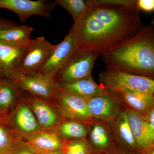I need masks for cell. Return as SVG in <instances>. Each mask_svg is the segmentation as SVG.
Instances as JSON below:
<instances>
[{
  "mask_svg": "<svg viewBox=\"0 0 154 154\" xmlns=\"http://www.w3.org/2000/svg\"><path fill=\"white\" fill-rule=\"evenodd\" d=\"M134 0H91L85 14L72 28L78 49L103 55L135 36L143 27Z\"/></svg>",
  "mask_w": 154,
  "mask_h": 154,
  "instance_id": "6da1fadb",
  "label": "cell"
},
{
  "mask_svg": "<svg viewBox=\"0 0 154 154\" xmlns=\"http://www.w3.org/2000/svg\"><path fill=\"white\" fill-rule=\"evenodd\" d=\"M106 69L122 71L154 79V32L143 26L133 38L102 55Z\"/></svg>",
  "mask_w": 154,
  "mask_h": 154,
  "instance_id": "7a4b0ae2",
  "label": "cell"
},
{
  "mask_svg": "<svg viewBox=\"0 0 154 154\" xmlns=\"http://www.w3.org/2000/svg\"><path fill=\"white\" fill-rule=\"evenodd\" d=\"M99 81L103 88L112 94L128 90L154 95V79L148 77L106 69L99 74Z\"/></svg>",
  "mask_w": 154,
  "mask_h": 154,
  "instance_id": "3957f363",
  "label": "cell"
},
{
  "mask_svg": "<svg viewBox=\"0 0 154 154\" xmlns=\"http://www.w3.org/2000/svg\"><path fill=\"white\" fill-rule=\"evenodd\" d=\"M100 55L93 50H77L58 72L54 81L59 85L92 76L94 64Z\"/></svg>",
  "mask_w": 154,
  "mask_h": 154,
  "instance_id": "277c9868",
  "label": "cell"
},
{
  "mask_svg": "<svg viewBox=\"0 0 154 154\" xmlns=\"http://www.w3.org/2000/svg\"><path fill=\"white\" fill-rule=\"evenodd\" d=\"M52 100L56 106L58 113L64 118L90 125L94 123L85 98L59 89Z\"/></svg>",
  "mask_w": 154,
  "mask_h": 154,
  "instance_id": "5b68a950",
  "label": "cell"
},
{
  "mask_svg": "<svg viewBox=\"0 0 154 154\" xmlns=\"http://www.w3.org/2000/svg\"><path fill=\"white\" fill-rule=\"evenodd\" d=\"M78 49L76 37L72 27L63 41L56 45L46 62L37 73L54 80L58 72Z\"/></svg>",
  "mask_w": 154,
  "mask_h": 154,
  "instance_id": "8992f818",
  "label": "cell"
},
{
  "mask_svg": "<svg viewBox=\"0 0 154 154\" xmlns=\"http://www.w3.org/2000/svg\"><path fill=\"white\" fill-rule=\"evenodd\" d=\"M43 36L31 39L18 71L23 74H36L55 48Z\"/></svg>",
  "mask_w": 154,
  "mask_h": 154,
  "instance_id": "52a82bcc",
  "label": "cell"
},
{
  "mask_svg": "<svg viewBox=\"0 0 154 154\" xmlns=\"http://www.w3.org/2000/svg\"><path fill=\"white\" fill-rule=\"evenodd\" d=\"M56 5L55 1L47 0H0V9L13 11L17 14L20 21L23 22L34 15L51 18V13Z\"/></svg>",
  "mask_w": 154,
  "mask_h": 154,
  "instance_id": "ba28073f",
  "label": "cell"
},
{
  "mask_svg": "<svg viewBox=\"0 0 154 154\" xmlns=\"http://www.w3.org/2000/svg\"><path fill=\"white\" fill-rule=\"evenodd\" d=\"M23 91L33 96L52 100L59 90L58 85L54 80L39 74L27 75L17 71L11 78Z\"/></svg>",
  "mask_w": 154,
  "mask_h": 154,
  "instance_id": "9c48e42d",
  "label": "cell"
},
{
  "mask_svg": "<svg viewBox=\"0 0 154 154\" xmlns=\"http://www.w3.org/2000/svg\"><path fill=\"white\" fill-rule=\"evenodd\" d=\"M89 111L94 119L111 123L120 114L119 99L112 94L85 98Z\"/></svg>",
  "mask_w": 154,
  "mask_h": 154,
  "instance_id": "30bf717a",
  "label": "cell"
},
{
  "mask_svg": "<svg viewBox=\"0 0 154 154\" xmlns=\"http://www.w3.org/2000/svg\"><path fill=\"white\" fill-rule=\"evenodd\" d=\"M28 45H12L0 41V78L11 79L18 71Z\"/></svg>",
  "mask_w": 154,
  "mask_h": 154,
  "instance_id": "8fae6325",
  "label": "cell"
},
{
  "mask_svg": "<svg viewBox=\"0 0 154 154\" xmlns=\"http://www.w3.org/2000/svg\"><path fill=\"white\" fill-rule=\"evenodd\" d=\"M128 122L137 149L145 151L154 143L153 132L148 121L143 116L129 109L126 110Z\"/></svg>",
  "mask_w": 154,
  "mask_h": 154,
  "instance_id": "7c38bea8",
  "label": "cell"
},
{
  "mask_svg": "<svg viewBox=\"0 0 154 154\" xmlns=\"http://www.w3.org/2000/svg\"><path fill=\"white\" fill-rule=\"evenodd\" d=\"M12 119L15 131L22 136L45 130L39 125L28 102L25 100L19 103Z\"/></svg>",
  "mask_w": 154,
  "mask_h": 154,
  "instance_id": "4fadbf2b",
  "label": "cell"
},
{
  "mask_svg": "<svg viewBox=\"0 0 154 154\" xmlns=\"http://www.w3.org/2000/svg\"><path fill=\"white\" fill-rule=\"evenodd\" d=\"M21 136L38 154L61 149L63 145V140L53 131H40L29 135Z\"/></svg>",
  "mask_w": 154,
  "mask_h": 154,
  "instance_id": "5bb4252c",
  "label": "cell"
},
{
  "mask_svg": "<svg viewBox=\"0 0 154 154\" xmlns=\"http://www.w3.org/2000/svg\"><path fill=\"white\" fill-rule=\"evenodd\" d=\"M28 102L42 129L50 130L55 128L61 122L58 112L44 100L33 97L28 99Z\"/></svg>",
  "mask_w": 154,
  "mask_h": 154,
  "instance_id": "9a60e30c",
  "label": "cell"
},
{
  "mask_svg": "<svg viewBox=\"0 0 154 154\" xmlns=\"http://www.w3.org/2000/svg\"><path fill=\"white\" fill-rule=\"evenodd\" d=\"M58 85L61 91L85 98L111 94L102 85L96 83L92 76Z\"/></svg>",
  "mask_w": 154,
  "mask_h": 154,
  "instance_id": "2e32d148",
  "label": "cell"
},
{
  "mask_svg": "<svg viewBox=\"0 0 154 154\" xmlns=\"http://www.w3.org/2000/svg\"><path fill=\"white\" fill-rule=\"evenodd\" d=\"M137 113H144L152 109L154 105V95L143 94L135 91L124 90L113 94Z\"/></svg>",
  "mask_w": 154,
  "mask_h": 154,
  "instance_id": "e0dca14e",
  "label": "cell"
},
{
  "mask_svg": "<svg viewBox=\"0 0 154 154\" xmlns=\"http://www.w3.org/2000/svg\"><path fill=\"white\" fill-rule=\"evenodd\" d=\"M90 144L97 153L109 151L113 149L112 137L110 131L105 125L94 122L90 125Z\"/></svg>",
  "mask_w": 154,
  "mask_h": 154,
  "instance_id": "ac0fdd59",
  "label": "cell"
},
{
  "mask_svg": "<svg viewBox=\"0 0 154 154\" xmlns=\"http://www.w3.org/2000/svg\"><path fill=\"white\" fill-rule=\"evenodd\" d=\"M33 28L27 25H15L0 30V41L18 45L27 46L30 43V36Z\"/></svg>",
  "mask_w": 154,
  "mask_h": 154,
  "instance_id": "d6986e66",
  "label": "cell"
},
{
  "mask_svg": "<svg viewBox=\"0 0 154 154\" xmlns=\"http://www.w3.org/2000/svg\"><path fill=\"white\" fill-rule=\"evenodd\" d=\"M85 125L81 122L67 119L61 122L55 131L63 140L84 138L88 133Z\"/></svg>",
  "mask_w": 154,
  "mask_h": 154,
  "instance_id": "ffe728a7",
  "label": "cell"
},
{
  "mask_svg": "<svg viewBox=\"0 0 154 154\" xmlns=\"http://www.w3.org/2000/svg\"><path fill=\"white\" fill-rule=\"evenodd\" d=\"M22 89L11 79L0 80V111L6 110L14 104Z\"/></svg>",
  "mask_w": 154,
  "mask_h": 154,
  "instance_id": "44dd1931",
  "label": "cell"
},
{
  "mask_svg": "<svg viewBox=\"0 0 154 154\" xmlns=\"http://www.w3.org/2000/svg\"><path fill=\"white\" fill-rule=\"evenodd\" d=\"M115 121L116 129L120 140L128 147L137 149L128 122L126 110L122 112Z\"/></svg>",
  "mask_w": 154,
  "mask_h": 154,
  "instance_id": "7402d4cb",
  "label": "cell"
},
{
  "mask_svg": "<svg viewBox=\"0 0 154 154\" xmlns=\"http://www.w3.org/2000/svg\"><path fill=\"white\" fill-rule=\"evenodd\" d=\"M57 5L62 7L69 13L74 22L78 23L85 14L88 8L86 1L83 0H55Z\"/></svg>",
  "mask_w": 154,
  "mask_h": 154,
  "instance_id": "603a6c76",
  "label": "cell"
},
{
  "mask_svg": "<svg viewBox=\"0 0 154 154\" xmlns=\"http://www.w3.org/2000/svg\"><path fill=\"white\" fill-rule=\"evenodd\" d=\"M61 149L63 154H94L96 153L85 138L63 140Z\"/></svg>",
  "mask_w": 154,
  "mask_h": 154,
  "instance_id": "cb8c5ba5",
  "label": "cell"
},
{
  "mask_svg": "<svg viewBox=\"0 0 154 154\" xmlns=\"http://www.w3.org/2000/svg\"><path fill=\"white\" fill-rule=\"evenodd\" d=\"M17 134L15 131L10 129L5 124H0V154H8L9 148Z\"/></svg>",
  "mask_w": 154,
  "mask_h": 154,
  "instance_id": "d4e9b609",
  "label": "cell"
},
{
  "mask_svg": "<svg viewBox=\"0 0 154 154\" xmlns=\"http://www.w3.org/2000/svg\"><path fill=\"white\" fill-rule=\"evenodd\" d=\"M8 154H38L23 139L20 135L17 133L12 141Z\"/></svg>",
  "mask_w": 154,
  "mask_h": 154,
  "instance_id": "484cf974",
  "label": "cell"
},
{
  "mask_svg": "<svg viewBox=\"0 0 154 154\" xmlns=\"http://www.w3.org/2000/svg\"><path fill=\"white\" fill-rule=\"evenodd\" d=\"M137 6L140 11L147 13L154 11V0H137Z\"/></svg>",
  "mask_w": 154,
  "mask_h": 154,
  "instance_id": "4316f807",
  "label": "cell"
},
{
  "mask_svg": "<svg viewBox=\"0 0 154 154\" xmlns=\"http://www.w3.org/2000/svg\"><path fill=\"white\" fill-rule=\"evenodd\" d=\"M15 25L14 22L0 18V30L7 29Z\"/></svg>",
  "mask_w": 154,
  "mask_h": 154,
  "instance_id": "83f0119b",
  "label": "cell"
},
{
  "mask_svg": "<svg viewBox=\"0 0 154 154\" xmlns=\"http://www.w3.org/2000/svg\"><path fill=\"white\" fill-rule=\"evenodd\" d=\"M148 122L150 125L154 135V105L151 109L150 112L149 114Z\"/></svg>",
  "mask_w": 154,
  "mask_h": 154,
  "instance_id": "f1b7e54d",
  "label": "cell"
},
{
  "mask_svg": "<svg viewBox=\"0 0 154 154\" xmlns=\"http://www.w3.org/2000/svg\"><path fill=\"white\" fill-rule=\"evenodd\" d=\"M8 119L5 112L0 111V124H6L8 122Z\"/></svg>",
  "mask_w": 154,
  "mask_h": 154,
  "instance_id": "f546056e",
  "label": "cell"
},
{
  "mask_svg": "<svg viewBox=\"0 0 154 154\" xmlns=\"http://www.w3.org/2000/svg\"><path fill=\"white\" fill-rule=\"evenodd\" d=\"M107 154H131L128 152L125 151L121 150L113 149V148L111 149L109 151L107 152Z\"/></svg>",
  "mask_w": 154,
  "mask_h": 154,
  "instance_id": "4dcf8cb0",
  "label": "cell"
},
{
  "mask_svg": "<svg viewBox=\"0 0 154 154\" xmlns=\"http://www.w3.org/2000/svg\"><path fill=\"white\" fill-rule=\"evenodd\" d=\"M41 154H63L62 150L59 149L57 150L54 151L49 152L46 153Z\"/></svg>",
  "mask_w": 154,
  "mask_h": 154,
  "instance_id": "1f68e13d",
  "label": "cell"
},
{
  "mask_svg": "<svg viewBox=\"0 0 154 154\" xmlns=\"http://www.w3.org/2000/svg\"><path fill=\"white\" fill-rule=\"evenodd\" d=\"M149 26L154 32V15L153 17L152 20L151 25H149Z\"/></svg>",
  "mask_w": 154,
  "mask_h": 154,
  "instance_id": "d6a6232c",
  "label": "cell"
},
{
  "mask_svg": "<svg viewBox=\"0 0 154 154\" xmlns=\"http://www.w3.org/2000/svg\"><path fill=\"white\" fill-rule=\"evenodd\" d=\"M149 154H154V148L152 150L151 152Z\"/></svg>",
  "mask_w": 154,
  "mask_h": 154,
  "instance_id": "836d02e7",
  "label": "cell"
},
{
  "mask_svg": "<svg viewBox=\"0 0 154 154\" xmlns=\"http://www.w3.org/2000/svg\"><path fill=\"white\" fill-rule=\"evenodd\" d=\"M94 154H100V153H99L96 152L95 153H94Z\"/></svg>",
  "mask_w": 154,
  "mask_h": 154,
  "instance_id": "e575fe53",
  "label": "cell"
}]
</instances>
